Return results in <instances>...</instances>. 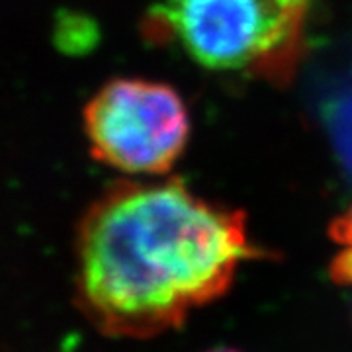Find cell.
Listing matches in <instances>:
<instances>
[{
  "instance_id": "obj_1",
  "label": "cell",
  "mask_w": 352,
  "mask_h": 352,
  "mask_svg": "<svg viewBox=\"0 0 352 352\" xmlns=\"http://www.w3.org/2000/svg\"><path fill=\"white\" fill-rule=\"evenodd\" d=\"M261 254L239 210L176 178L120 182L76 227V307L106 337L151 339L226 296L241 266Z\"/></svg>"
},
{
  "instance_id": "obj_5",
  "label": "cell",
  "mask_w": 352,
  "mask_h": 352,
  "mask_svg": "<svg viewBox=\"0 0 352 352\" xmlns=\"http://www.w3.org/2000/svg\"><path fill=\"white\" fill-rule=\"evenodd\" d=\"M206 352H239V351H233V349H212V351H206Z\"/></svg>"
},
{
  "instance_id": "obj_2",
  "label": "cell",
  "mask_w": 352,
  "mask_h": 352,
  "mask_svg": "<svg viewBox=\"0 0 352 352\" xmlns=\"http://www.w3.org/2000/svg\"><path fill=\"white\" fill-rule=\"evenodd\" d=\"M314 0H163L159 30L208 71L274 78L300 53Z\"/></svg>"
},
{
  "instance_id": "obj_4",
  "label": "cell",
  "mask_w": 352,
  "mask_h": 352,
  "mask_svg": "<svg viewBox=\"0 0 352 352\" xmlns=\"http://www.w3.org/2000/svg\"><path fill=\"white\" fill-rule=\"evenodd\" d=\"M329 235L337 245V254L331 261V278L337 284L352 286V204L331 223Z\"/></svg>"
},
{
  "instance_id": "obj_3",
  "label": "cell",
  "mask_w": 352,
  "mask_h": 352,
  "mask_svg": "<svg viewBox=\"0 0 352 352\" xmlns=\"http://www.w3.org/2000/svg\"><path fill=\"white\" fill-rule=\"evenodd\" d=\"M88 151L126 175L168 173L186 149L190 116L175 88L145 78H113L82 110Z\"/></svg>"
}]
</instances>
